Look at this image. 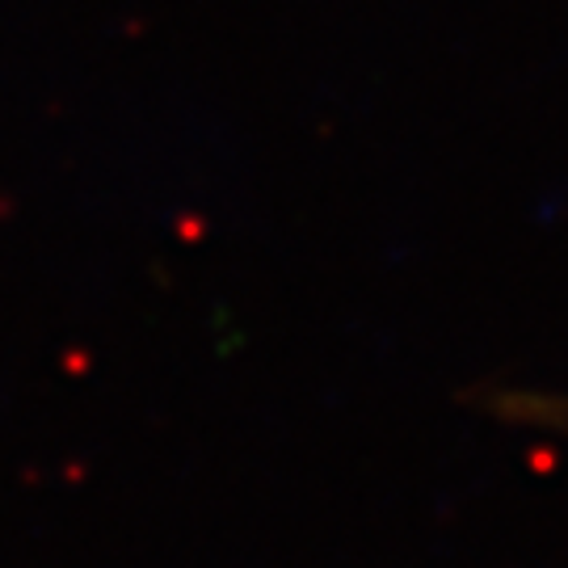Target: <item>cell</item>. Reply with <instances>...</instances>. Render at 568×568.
Here are the masks:
<instances>
[{"label": "cell", "mask_w": 568, "mask_h": 568, "mask_svg": "<svg viewBox=\"0 0 568 568\" xmlns=\"http://www.w3.org/2000/svg\"><path fill=\"white\" fill-rule=\"evenodd\" d=\"M485 405L488 413H497L501 422H514V426L568 434V396L560 392H497Z\"/></svg>", "instance_id": "obj_1"}]
</instances>
